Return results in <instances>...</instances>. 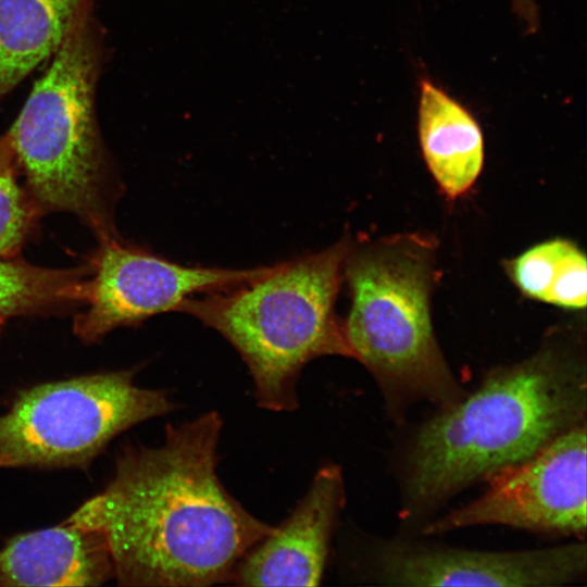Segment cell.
Masks as SVG:
<instances>
[{"label": "cell", "instance_id": "obj_1", "mask_svg": "<svg viewBox=\"0 0 587 587\" xmlns=\"http://www.w3.org/2000/svg\"><path fill=\"white\" fill-rule=\"evenodd\" d=\"M223 420L205 412L167 424L160 446L123 447L114 475L66 521L107 539L121 586L232 582L274 526L246 510L216 472Z\"/></svg>", "mask_w": 587, "mask_h": 587}, {"label": "cell", "instance_id": "obj_2", "mask_svg": "<svg viewBox=\"0 0 587 587\" xmlns=\"http://www.w3.org/2000/svg\"><path fill=\"white\" fill-rule=\"evenodd\" d=\"M585 361L548 342L530 358L492 371L478 389L423 424L408 455L405 512L412 515L524 461L585 423Z\"/></svg>", "mask_w": 587, "mask_h": 587}, {"label": "cell", "instance_id": "obj_3", "mask_svg": "<svg viewBox=\"0 0 587 587\" xmlns=\"http://www.w3.org/2000/svg\"><path fill=\"white\" fill-rule=\"evenodd\" d=\"M350 242L344 238L322 251L263 266L240 284L189 297L178 307L239 353L258 407L294 411L297 383L309 362L324 355L353 359L335 308Z\"/></svg>", "mask_w": 587, "mask_h": 587}, {"label": "cell", "instance_id": "obj_4", "mask_svg": "<svg viewBox=\"0 0 587 587\" xmlns=\"http://www.w3.org/2000/svg\"><path fill=\"white\" fill-rule=\"evenodd\" d=\"M436 248L428 235L402 234L351 240L345 258L351 305L344 333L395 410L421 399L445 408L464 397L433 330Z\"/></svg>", "mask_w": 587, "mask_h": 587}, {"label": "cell", "instance_id": "obj_5", "mask_svg": "<svg viewBox=\"0 0 587 587\" xmlns=\"http://www.w3.org/2000/svg\"><path fill=\"white\" fill-rule=\"evenodd\" d=\"M100 47L91 16L68 33L8 132L38 208L112 237L93 95Z\"/></svg>", "mask_w": 587, "mask_h": 587}, {"label": "cell", "instance_id": "obj_6", "mask_svg": "<svg viewBox=\"0 0 587 587\" xmlns=\"http://www.w3.org/2000/svg\"><path fill=\"white\" fill-rule=\"evenodd\" d=\"M133 370L40 384L0 414V469L86 467L128 428L176 409L134 384Z\"/></svg>", "mask_w": 587, "mask_h": 587}, {"label": "cell", "instance_id": "obj_7", "mask_svg": "<svg viewBox=\"0 0 587 587\" xmlns=\"http://www.w3.org/2000/svg\"><path fill=\"white\" fill-rule=\"evenodd\" d=\"M486 491L439 520L426 534L500 524L536 532L586 529V425L579 424L536 453L488 478Z\"/></svg>", "mask_w": 587, "mask_h": 587}, {"label": "cell", "instance_id": "obj_8", "mask_svg": "<svg viewBox=\"0 0 587 587\" xmlns=\"http://www.w3.org/2000/svg\"><path fill=\"white\" fill-rule=\"evenodd\" d=\"M86 309L74 319V334L85 342L100 340L121 326L177 311L189 297L240 284L255 268L185 266L102 238L90 262Z\"/></svg>", "mask_w": 587, "mask_h": 587}, {"label": "cell", "instance_id": "obj_9", "mask_svg": "<svg viewBox=\"0 0 587 587\" xmlns=\"http://www.w3.org/2000/svg\"><path fill=\"white\" fill-rule=\"evenodd\" d=\"M378 577L392 586H560L586 573L584 542L524 551H478L386 544Z\"/></svg>", "mask_w": 587, "mask_h": 587}, {"label": "cell", "instance_id": "obj_10", "mask_svg": "<svg viewBox=\"0 0 587 587\" xmlns=\"http://www.w3.org/2000/svg\"><path fill=\"white\" fill-rule=\"evenodd\" d=\"M346 501L341 469L322 466L290 514L239 562L240 586H317Z\"/></svg>", "mask_w": 587, "mask_h": 587}, {"label": "cell", "instance_id": "obj_11", "mask_svg": "<svg viewBox=\"0 0 587 587\" xmlns=\"http://www.w3.org/2000/svg\"><path fill=\"white\" fill-rule=\"evenodd\" d=\"M111 578L105 537L67 521L12 537L0 550V586H100Z\"/></svg>", "mask_w": 587, "mask_h": 587}, {"label": "cell", "instance_id": "obj_12", "mask_svg": "<svg viewBox=\"0 0 587 587\" xmlns=\"http://www.w3.org/2000/svg\"><path fill=\"white\" fill-rule=\"evenodd\" d=\"M417 137L440 191L449 199L466 193L484 166L483 130L461 101L427 76L419 80Z\"/></svg>", "mask_w": 587, "mask_h": 587}, {"label": "cell", "instance_id": "obj_13", "mask_svg": "<svg viewBox=\"0 0 587 587\" xmlns=\"http://www.w3.org/2000/svg\"><path fill=\"white\" fill-rule=\"evenodd\" d=\"M93 2L0 0V100L91 16Z\"/></svg>", "mask_w": 587, "mask_h": 587}, {"label": "cell", "instance_id": "obj_14", "mask_svg": "<svg viewBox=\"0 0 587 587\" xmlns=\"http://www.w3.org/2000/svg\"><path fill=\"white\" fill-rule=\"evenodd\" d=\"M585 254L567 239L540 242L511 260L508 272L528 298L566 309L586 307Z\"/></svg>", "mask_w": 587, "mask_h": 587}, {"label": "cell", "instance_id": "obj_15", "mask_svg": "<svg viewBox=\"0 0 587 587\" xmlns=\"http://www.w3.org/2000/svg\"><path fill=\"white\" fill-rule=\"evenodd\" d=\"M90 266L48 268L0 258V316L34 314L85 302Z\"/></svg>", "mask_w": 587, "mask_h": 587}, {"label": "cell", "instance_id": "obj_16", "mask_svg": "<svg viewBox=\"0 0 587 587\" xmlns=\"http://www.w3.org/2000/svg\"><path fill=\"white\" fill-rule=\"evenodd\" d=\"M18 161L9 133L0 137V258H15L27 239L38 207L17 180Z\"/></svg>", "mask_w": 587, "mask_h": 587}, {"label": "cell", "instance_id": "obj_17", "mask_svg": "<svg viewBox=\"0 0 587 587\" xmlns=\"http://www.w3.org/2000/svg\"><path fill=\"white\" fill-rule=\"evenodd\" d=\"M512 8L517 18L522 21H532L539 13L537 0H512Z\"/></svg>", "mask_w": 587, "mask_h": 587}, {"label": "cell", "instance_id": "obj_18", "mask_svg": "<svg viewBox=\"0 0 587 587\" xmlns=\"http://www.w3.org/2000/svg\"><path fill=\"white\" fill-rule=\"evenodd\" d=\"M5 320H7V319L0 316V333H1V330H2V327H3V325H4Z\"/></svg>", "mask_w": 587, "mask_h": 587}]
</instances>
